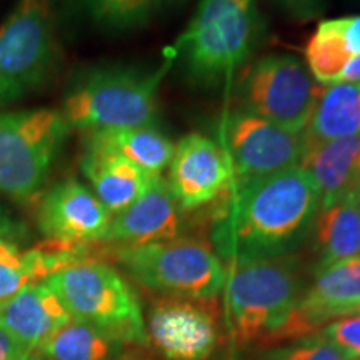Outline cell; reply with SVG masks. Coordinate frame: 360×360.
<instances>
[{"label": "cell", "instance_id": "6da1fadb", "mask_svg": "<svg viewBox=\"0 0 360 360\" xmlns=\"http://www.w3.org/2000/svg\"><path fill=\"white\" fill-rule=\"evenodd\" d=\"M214 222L232 264L292 255L312 233L322 197L302 167L233 182Z\"/></svg>", "mask_w": 360, "mask_h": 360}, {"label": "cell", "instance_id": "7a4b0ae2", "mask_svg": "<svg viewBox=\"0 0 360 360\" xmlns=\"http://www.w3.org/2000/svg\"><path fill=\"white\" fill-rule=\"evenodd\" d=\"M257 0H200L187 29L167 51L193 85H231L262 37Z\"/></svg>", "mask_w": 360, "mask_h": 360}, {"label": "cell", "instance_id": "3957f363", "mask_svg": "<svg viewBox=\"0 0 360 360\" xmlns=\"http://www.w3.org/2000/svg\"><path fill=\"white\" fill-rule=\"evenodd\" d=\"M159 69L129 65L94 67L72 84L60 114L70 129L85 134L98 130L155 125L159 119V87L172 58Z\"/></svg>", "mask_w": 360, "mask_h": 360}, {"label": "cell", "instance_id": "277c9868", "mask_svg": "<svg viewBox=\"0 0 360 360\" xmlns=\"http://www.w3.org/2000/svg\"><path fill=\"white\" fill-rule=\"evenodd\" d=\"M70 317L122 344H148L142 305L119 270L101 260H80L45 278Z\"/></svg>", "mask_w": 360, "mask_h": 360}, {"label": "cell", "instance_id": "5b68a950", "mask_svg": "<svg viewBox=\"0 0 360 360\" xmlns=\"http://www.w3.org/2000/svg\"><path fill=\"white\" fill-rule=\"evenodd\" d=\"M224 289L238 342L262 335L269 339L289 319L305 290L300 264L292 255L232 264Z\"/></svg>", "mask_w": 360, "mask_h": 360}, {"label": "cell", "instance_id": "8992f818", "mask_svg": "<svg viewBox=\"0 0 360 360\" xmlns=\"http://www.w3.org/2000/svg\"><path fill=\"white\" fill-rule=\"evenodd\" d=\"M114 259L135 282L164 297L212 300L227 281L219 255L195 238L115 245Z\"/></svg>", "mask_w": 360, "mask_h": 360}, {"label": "cell", "instance_id": "52a82bcc", "mask_svg": "<svg viewBox=\"0 0 360 360\" xmlns=\"http://www.w3.org/2000/svg\"><path fill=\"white\" fill-rule=\"evenodd\" d=\"M58 53L51 0H17L0 25V109L51 82Z\"/></svg>", "mask_w": 360, "mask_h": 360}, {"label": "cell", "instance_id": "ba28073f", "mask_svg": "<svg viewBox=\"0 0 360 360\" xmlns=\"http://www.w3.org/2000/svg\"><path fill=\"white\" fill-rule=\"evenodd\" d=\"M69 130L60 110L0 114V193L17 202L35 199L51 177Z\"/></svg>", "mask_w": 360, "mask_h": 360}, {"label": "cell", "instance_id": "9c48e42d", "mask_svg": "<svg viewBox=\"0 0 360 360\" xmlns=\"http://www.w3.org/2000/svg\"><path fill=\"white\" fill-rule=\"evenodd\" d=\"M321 87L299 57L269 53L247 67L236 92L238 109L290 132H304Z\"/></svg>", "mask_w": 360, "mask_h": 360}, {"label": "cell", "instance_id": "30bf717a", "mask_svg": "<svg viewBox=\"0 0 360 360\" xmlns=\"http://www.w3.org/2000/svg\"><path fill=\"white\" fill-rule=\"evenodd\" d=\"M219 135L236 182L300 167L307 150L304 132H290L238 107L224 112Z\"/></svg>", "mask_w": 360, "mask_h": 360}, {"label": "cell", "instance_id": "8fae6325", "mask_svg": "<svg viewBox=\"0 0 360 360\" xmlns=\"http://www.w3.org/2000/svg\"><path fill=\"white\" fill-rule=\"evenodd\" d=\"M360 305V255L314 274V282L300 295L281 328L269 340L302 339L337 319L357 312Z\"/></svg>", "mask_w": 360, "mask_h": 360}, {"label": "cell", "instance_id": "7c38bea8", "mask_svg": "<svg viewBox=\"0 0 360 360\" xmlns=\"http://www.w3.org/2000/svg\"><path fill=\"white\" fill-rule=\"evenodd\" d=\"M233 182L231 159L219 142L197 132L177 142L167 184L182 212L212 204L231 191Z\"/></svg>", "mask_w": 360, "mask_h": 360}, {"label": "cell", "instance_id": "4fadbf2b", "mask_svg": "<svg viewBox=\"0 0 360 360\" xmlns=\"http://www.w3.org/2000/svg\"><path fill=\"white\" fill-rule=\"evenodd\" d=\"M35 219L47 240L70 247H90L103 242L112 214L89 187L69 177L44 192Z\"/></svg>", "mask_w": 360, "mask_h": 360}, {"label": "cell", "instance_id": "5bb4252c", "mask_svg": "<svg viewBox=\"0 0 360 360\" xmlns=\"http://www.w3.org/2000/svg\"><path fill=\"white\" fill-rule=\"evenodd\" d=\"M209 300L162 297L148 314V342L169 360H205L217 345Z\"/></svg>", "mask_w": 360, "mask_h": 360}, {"label": "cell", "instance_id": "9a60e30c", "mask_svg": "<svg viewBox=\"0 0 360 360\" xmlns=\"http://www.w3.org/2000/svg\"><path fill=\"white\" fill-rule=\"evenodd\" d=\"M182 231V209L167 180L160 177L150 188L112 215L103 242L114 245H143L177 238Z\"/></svg>", "mask_w": 360, "mask_h": 360}, {"label": "cell", "instance_id": "2e32d148", "mask_svg": "<svg viewBox=\"0 0 360 360\" xmlns=\"http://www.w3.org/2000/svg\"><path fill=\"white\" fill-rule=\"evenodd\" d=\"M70 319L69 310L45 281L30 283L0 304V327L30 352L42 347Z\"/></svg>", "mask_w": 360, "mask_h": 360}, {"label": "cell", "instance_id": "e0dca14e", "mask_svg": "<svg viewBox=\"0 0 360 360\" xmlns=\"http://www.w3.org/2000/svg\"><path fill=\"white\" fill-rule=\"evenodd\" d=\"M89 259V247H70L45 240L22 250L13 240L0 237V304L34 282H42L58 270Z\"/></svg>", "mask_w": 360, "mask_h": 360}, {"label": "cell", "instance_id": "ac0fdd59", "mask_svg": "<svg viewBox=\"0 0 360 360\" xmlns=\"http://www.w3.org/2000/svg\"><path fill=\"white\" fill-rule=\"evenodd\" d=\"M80 169L97 199L112 215L122 212L162 177V174L148 172L124 157L97 150H85Z\"/></svg>", "mask_w": 360, "mask_h": 360}, {"label": "cell", "instance_id": "d6986e66", "mask_svg": "<svg viewBox=\"0 0 360 360\" xmlns=\"http://www.w3.org/2000/svg\"><path fill=\"white\" fill-rule=\"evenodd\" d=\"M314 274L360 255V193L323 202L314 220Z\"/></svg>", "mask_w": 360, "mask_h": 360}, {"label": "cell", "instance_id": "ffe728a7", "mask_svg": "<svg viewBox=\"0 0 360 360\" xmlns=\"http://www.w3.org/2000/svg\"><path fill=\"white\" fill-rule=\"evenodd\" d=\"M360 56V15L327 19L305 45V62L321 85L339 82L350 60Z\"/></svg>", "mask_w": 360, "mask_h": 360}, {"label": "cell", "instance_id": "44dd1931", "mask_svg": "<svg viewBox=\"0 0 360 360\" xmlns=\"http://www.w3.org/2000/svg\"><path fill=\"white\" fill-rule=\"evenodd\" d=\"M300 167L314 179L322 204L360 193V135L309 147Z\"/></svg>", "mask_w": 360, "mask_h": 360}, {"label": "cell", "instance_id": "7402d4cb", "mask_svg": "<svg viewBox=\"0 0 360 360\" xmlns=\"http://www.w3.org/2000/svg\"><path fill=\"white\" fill-rule=\"evenodd\" d=\"M304 135L307 148L360 135V84L322 85Z\"/></svg>", "mask_w": 360, "mask_h": 360}, {"label": "cell", "instance_id": "603a6c76", "mask_svg": "<svg viewBox=\"0 0 360 360\" xmlns=\"http://www.w3.org/2000/svg\"><path fill=\"white\" fill-rule=\"evenodd\" d=\"M85 150L124 157L148 172L162 174L174 155V142L155 125L85 134Z\"/></svg>", "mask_w": 360, "mask_h": 360}, {"label": "cell", "instance_id": "cb8c5ba5", "mask_svg": "<svg viewBox=\"0 0 360 360\" xmlns=\"http://www.w3.org/2000/svg\"><path fill=\"white\" fill-rule=\"evenodd\" d=\"M124 345L72 317L37 352L47 360H119Z\"/></svg>", "mask_w": 360, "mask_h": 360}, {"label": "cell", "instance_id": "d4e9b609", "mask_svg": "<svg viewBox=\"0 0 360 360\" xmlns=\"http://www.w3.org/2000/svg\"><path fill=\"white\" fill-rule=\"evenodd\" d=\"M94 24L109 30L141 27L155 11L154 0H64Z\"/></svg>", "mask_w": 360, "mask_h": 360}, {"label": "cell", "instance_id": "484cf974", "mask_svg": "<svg viewBox=\"0 0 360 360\" xmlns=\"http://www.w3.org/2000/svg\"><path fill=\"white\" fill-rule=\"evenodd\" d=\"M264 360H354L321 332L297 339L265 355Z\"/></svg>", "mask_w": 360, "mask_h": 360}, {"label": "cell", "instance_id": "4316f807", "mask_svg": "<svg viewBox=\"0 0 360 360\" xmlns=\"http://www.w3.org/2000/svg\"><path fill=\"white\" fill-rule=\"evenodd\" d=\"M319 332L339 345L354 360H360V314L337 319Z\"/></svg>", "mask_w": 360, "mask_h": 360}, {"label": "cell", "instance_id": "83f0119b", "mask_svg": "<svg viewBox=\"0 0 360 360\" xmlns=\"http://www.w3.org/2000/svg\"><path fill=\"white\" fill-rule=\"evenodd\" d=\"M277 2L297 20L315 19L326 7V0H277Z\"/></svg>", "mask_w": 360, "mask_h": 360}, {"label": "cell", "instance_id": "f1b7e54d", "mask_svg": "<svg viewBox=\"0 0 360 360\" xmlns=\"http://www.w3.org/2000/svg\"><path fill=\"white\" fill-rule=\"evenodd\" d=\"M30 354L32 352L29 349L0 327V360H27Z\"/></svg>", "mask_w": 360, "mask_h": 360}, {"label": "cell", "instance_id": "f546056e", "mask_svg": "<svg viewBox=\"0 0 360 360\" xmlns=\"http://www.w3.org/2000/svg\"><path fill=\"white\" fill-rule=\"evenodd\" d=\"M25 225L19 220L12 219L6 210L0 207V237L8 238V240H20L25 237Z\"/></svg>", "mask_w": 360, "mask_h": 360}, {"label": "cell", "instance_id": "4dcf8cb0", "mask_svg": "<svg viewBox=\"0 0 360 360\" xmlns=\"http://www.w3.org/2000/svg\"><path fill=\"white\" fill-rule=\"evenodd\" d=\"M339 82L360 84V56H357L354 60L349 62V65L345 67L344 72H342Z\"/></svg>", "mask_w": 360, "mask_h": 360}, {"label": "cell", "instance_id": "1f68e13d", "mask_svg": "<svg viewBox=\"0 0 360 360\" xmlns=\"http://www.w3.org/2000/svg\"><path fill=\"white\" fill-rule=\"evenodd\" d=\"M155 8H164V7H177L186 4L187 0H154Z\"/></svg>", "mask_w": 360, "mask_h": 360}, {"label": "cell", "instance_id": "d6a6232c", "mask_svg": "<svg viewBox=\"0 0 360 360\" xmlns=\"http://www.w3.org/2000/svg\"><path fill=\"white\" fill-rule=\"evenodd\" d=\"M27 360H47V359H44L42 355H40L37 350H35V352H32V354L29 355V359H27Z\"/></svg>", "mask_w": 360, "mask_h": 360}, {"label": "cell", "instance_id": "836d02e7", "mask_svg": "<svg viewBox=\"0 0 360 360\" xmlns=\"http://www.w3.org/2000/svg\"><path fill=\"white\" fill-rule=\"evenodd\" d=\"M355 314H360V305L357 307V312H355Z\"/></svg>", "mask_w": 360, "mask_h": 360}]
</instances>
